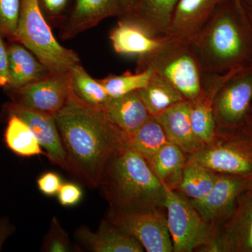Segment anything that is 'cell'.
<instances>
[{
  "mask_svg": "<svg viewBox=\"0 0 252 252\" xmlns=\"http://www.w3.org/2000/svg\"><path fill=\"white\" fill-rule=\"evenodd\" d=\"M203 92L215 97L232 76L252 64V30L244 7L225 0L190 41Z\"/></svg>",
  "mask_w": 252,
  "mask_h": 252,
  "instance_id": "1",
  "label": "cell"
},
{
  "mask_svg": "<svg viewBox=\"0 0 252 252\" xmlns=\"http://www.w3.org/2000/svg\"><path fill=\"white\" fill-rule=\"evenodd\" d=\"M67 162V172L91 187L98 188L109 159L127 136L104 117L102 111L81 104L70 94L55 117Z\"/></svg>",
  "mask_w": 252,
  "mask_h": 252,
  "instance_id": "2",
  "label": "cell"
},
{
  "mask_svg": "<svg viewBox=\"0 0 252 252\" xmlns=\"http://www.w3.org/2000/svg\"><path fill=\"white\" fill-rule=\"evenodd\" d=\"M98 188L113 208L165 209V185L146 159L126 145L116 151L109 159Z\"/></svg>",
  "mask_w": 252,
  "mask_h": 252,
  "instance_id": "3",
  "label": "cell"
},
{
  "mask_svg": "<svg viewBox=\"0 0 252 252\" xmlns=\"http://www.w3.org/2000/svg\"><path fill=\"white\" fill-rule=\"evenodd\" d=\"M146 68L168 81L187 100L203 94L201 72L190 41L167 36L153 52L138 57L136 72Z\"/></svg>",
  "mask_w": 252,
  "mask_h": 252,
  "instance_id": "4",
  "label": "cell"
},
{
  "mask_svg": "<svg viewBox=\"0 0 252 252\" xmlns=\"http://www.w3.org/2000/svg\"><path fill=\"white\" fill-rule=\"evenodd\" d=\"M16 41L35 55L53 74H66L81 63L75 51L56 39L38 0H21Z\"/></svg>",
  "mask_w": 252,
  "mask_h": 252,
  "instance_id": "5",
  "label": "cell"
},
{
  "mask_svg": "<svg viewBox=\"0 0 252 252\" xmlns=\"http://www.w3.org/2000/svg\"><path fill=\"white\" fill-rule=\"evenodd\" d=\"M188 159L217 173L252 177V112L241 125L217 130L215 139Z\"/></svg>",
  "mask_w": 252,
  "mask_h": 252,
  "instance_id": "6",
  "label": "cell"
},
{
  "mask_svg": "<svg viewBox=\"0 0 252 252\" xmlns=\"http://www.w3.org/2000/svg\"><path fill=\"white\" fill-rule=\"evenodd\" d=\"M164 208L174 252L208 251L215 233L189 199L165 185Z\"/></svg>",
  "mask_w": 252,
  "mask_h": 252,
  "instance_id": "7",
  "label": "cell"
},
{
  "mask_svg": "<svg viewBox=\"0 0 252 252\" xmlns=\"http://www.w3.org/2000/svg\"><path fill=\"white\" fill-rule=\"evenodd\" d=\"M165 209L124 210L109 207L104 218L135 238L147 252H172Z\"/></svg>",
  "mask_w": 252,
  "mask_h": 252,
  "instance_id": "8",
  "label": "cell"
},
{
  "mask_svg": "<svg viewBox=\"0 0 252 252\" xmlns=\"http://www.w3.org/2000/svg\"><path fill=\"white\" fill-rule=\"evenodd\" d=\"M217 130L241 125L252 112V64L229 78L212 102Z\"/></svg>",
  "mask_w": 252,
  "mask_h": 252,
  "instance_id": "9",
  "label": "cell"
},
{
  "mask_svg": "<svg viewBox=\"0 0 252 252\" xmlns=\"http://www.w3.org/2000/svg\"><path fill=\"white\" fill-rule=\"evenodd\" d=\"M250 180L244 176L218 173L215 185L205 198L198 201L190 200L215 237L231 215L239 197L248 190Z\"/></svg>",
  "mask_w": 252,
  "mask_h": 252,
  "instance_id": "10",
  "label": "cell"
},
{
  "mask_svg": "<svg viewBox=\"0 0 252 252\" xmlns=\"http://www.w3.org/2000/svg\"><path fill=\"white\" fill-rule=\"evenodd\" d=\"M6 94L13 103L55 117L70 97L68 72L52 74Z\"/></svg>",
  "mask_w": 252,
  "mask_h": 252,
  "instance_id": "11",
  "label": "cell"
},
{
  "mask_svg": "<svg viewBox=\"0 0 252 252\" xmlns=\"http://www.w3.org/2000/svg\"><path fill=\"white\" fill-rule=\"evenodd\" d=\"M207 252H252V197L244 192Z\"/></svg>",
  "mask_w": 252,
  "mask_h": 252,
  "instance_id": "12",
  "label": "cell"
},
{
  "mask_svg": "<svg viewBox=\"0 0 252 252\" xmlns=\"http://www.w3.org/2000/svg\"><path fill=\"white\" fill-rule=\"evenodd\" d=\"M3 112L6 117L16 115L26 122L34 132L41 147L45 149L48 158L67 171L65 152L54 117L25 108L11 101L4 104Z\"/></svg>",
  "mask_w": 252,
  "mask_h": 252,
  "instance_id": "13",
  "label": "cell"
},
{
  "mask_svg": "<svg viewBox=\"0 0 252 252\" xmlns=\"http://www.w3.org/2000/svg\"><path fill=\"white\" fill-rule=\"evenodd\" d=\"M121 14L119 0H74L69 14L59 27L60 37L72 39L106 18L119 17Z\"/></svg>",
  "mask_w": 252,
  "mask_h": 252,
  "instance_id": "14",
  "label": "cell"
},
{
  "mask_svg": "<svg viewBox=\"0 0 252 252\" xmlns=\"http://www.w3.org/2000/svg\"><path fill=\"white\" fill-rule=\"evenodd\" d=\"M179 0H136L135 5L119 18L140 26L157 38L167 37L170 34L174 12Z\"/></svg>",
  "mask_w": 252,
  "mask_h": 252,
  "instance_id": "15",
  "label": "cell"
},
{
  "mask_svg": "<svg viewBox=\"0 0 252 252\" xmlns=\"http://www.w3.org/2000/svg\"><path fill=\"white\" fill-rule=\"evenodd\" d=\"M76 238L84 248L94 252H143L144 249L138 240L127 234L104 218L97 231H92L86 225L79 227Z\"/></svg>",
  "mask_w": 252,
  "mask_h": 252,
  "instance_id": "16",
  "label": "cell"
},
{
  "mask_svg": "<svg viewBox=\"0 0 252 252\" xmlns=\"http://www.w3.org/2000/svg\"><path fill=\"white\" fill-rule=\"evenodd\" d=\"M225 0H179L169 36L190 41L208 22ZM237 4H243L235 0Z\"/></svg>",
  "mask_w": 252,
  "mask_h": 252,
  "instance_id": "17",
  "label": "cell"
},
{
  "mask_svg": "<svg viewBox=\"0 0 252 252\" xmlns=\"http://www.w3.org/2000/svg\"><path fill=\"white\" fill-rule=\"evenodd\" d=\"M7 53L9 82L4 89L6 93L54 74L35 55L17 41H8Z\"/></svg>",
  "mask_w": 252,
  "mask_h": 252,
  "instance_id": "18",
  "label": "cell"
},
{
  "mask_svg": "<svg viewBox=\"0 0 252 252\" xmlns=\"http://www.w3.org/2000/svg\"><path fill=\"white\" fill-rule=\"evenodd\" d=\"M154 119L162 126L169 142L180 147L188 157L203 148L190 126L189 100L172 106Z\"/></svg>",
  "mask_w": 252,
  "mask_h": 252,
  "instance_id": "19",
  "label": "cell"
},
{
  "mask_svg": "<svg viewBox=\"0 0 252 252\" xmlns=\"http://www.w3.org/2000/svg\"><path fill=\"white\" fill-rule=\"evenodd\" d=\"M102 112L107 120L127 137L150 117L137 91L121 97H110Z\"/></svg>",
  "mask_w": 252,
  "mask_h": 252,
  "instance_id": "20",
  "label": "cell"
},
{
  "mask_svg": "<svg viewBox=\"0 0 252 252\" xmlns=\"http://www.w3.org/2000/svg\"><path fill=\"white\" fill-rule=\"evenodd\" d=\"M165 38L154 37L140 26L120 18L109 34L113 48L117 54L138 57L153 52L161 45Z\"/></svg>",
  "mask_w": 252,
  "mask_h": 252,
  "instance_id": "21",
  "label": "cell"
},
{
  "mask_svg": "<svg viewBox=\"0 0 252 252\" xmlns=\"http://www.w3.org/2000/svg\"><path fill=\"white\" fill-rule=\"evenodd\" d=\"M217 175V172L188 159L173 189L191 201H198L211 190Z\"/></svg>",
  "mask_w": 252,
  "mask_h": 252,
  "instance_id": "22",
  "label": "cell"
},
{
  "mask_svg": "<svg viewBox=\"0 0 252 252\" xmlns=\"http://www.w3.org/2000/svg\"><path fill=\"white\" fill-rule=\"evenodd\" d=\"M71 94L81 104L102 111L110 97L99 79H94L80 64L68 72Z\"/></svg>",
  "mask_w": 252,
  "mask_h": 252,
  "instance_id": "23",
  "label": "cell"
},
{
  "mask_svg": "<svg viewBox=\"0 0 252 252\" xmlns=\"http://www.w3.org/2000/svg\"><path fill=\"white\" fill-rule=\"evenodd\" d=\"M149 116L157 117L172 106L187 100L161 76L154 72L145 87L137 91Z\"/></svg>",
  "mask_w": 252,
  "mask_h": 252,
  "instance_id": "24",
  "label": "cell"
},
{
  "mask_svg": "<svg viewBox=\"0 0 252 252\" xmlns=\"http://www.w3.org/2000/svg\"><path fill=\"white\" fill-rule=\"evenodd\" d=\"M188 156L175 144L168 142L148 161L154 174L163 185L175 188Z\"/></svg>",
  "mask_w": 252,
  "mask_h": 252,
  "instance_id": "25",
  "label": "cell"
},
{
  "mask_svg": "<svg viewBox=\"0 0 252 252\" xmlns=\"http://www.w3.org/2000/svg\"><path fill=\"white\" fill-rule=\"evenodd\" d=\"M7 125L4 132V142L8 148L16 155L23 157L44 155L42 147L34 132L26 122L16 115L6 117Z\"/></svg>",
  "mask_w": 252,
  "mask_h": 252,
  "instance_id": "26",
  "label": "cell"
},
{
  "mask_svg": "<svg viewBox=\"0 0 252 252\" xmlns=\"http://www.w3.org/2000/svg\"><path fill=\"white\" fill-rule=\"evenodd\" d=\"M213 97L203 94L189 101V119L195 138L204 147L212 142L217 133V124L212 107Z\"/></svg>",
  "mask_w": 252,
  "mask_h": 252,
  "instance_id": "27",
  "label": "cell"
},
{
  "mask_svg": "<svg viewBox=\"0 0 252 252\" xmlns=\"http://www.w3.org/2000/svg\"><path fill=\"white\" fill-rule=\"evenodd\" d=\"M169 141L156 119H149L139 128L126 137V146L140 154L149 161Z\"/></svg>",
  "mask_w": 252,
  "mask_h": 252,
  "instance_id": "28",
  "label": "cell"
},
{
  "mask_svg": "<svg viewBox=\"0 0 252 252\" xmlns=\"http://www.w3.org/2000/svg\"><path fill=\"white\" fill-rule=\"evenodd\" d=\"M154 73L153 69L146 68L135 73L126 72L120 75L109 74L99 81L109 97H118L143 89L148 84Z\"/></svg>",
  "mask_w": 252,
  "mask_h": 252,
  "instance_id": "29",
  "label": "cell"
},
{
  "mask_svg": "<svg viewBox=\"0 0 252 252\" xmlns=\"http://www.w3.org/2000/svg\"><path fill=\"white\" fill-rule=\"evenodd\" d=\"M21 0H0V35L16 40Z\"/></svg>",
  "mask_w": 252,
  "mask_h": 252,
  "instance_id": "30",
  "label": "cell"
},
{
  "mask_svg": "<svg viewBox=\"0 0 252 252\" xmlns=\"http://www.w3.org/2000/svg\"><path fill=\"white\" fill-rule=\"evenodd\" d=\"M71 250L70 240L67 232L61 226L57 217L51 220L47 235L44 238L41 252H68Z\"/></svg>",
  "mask_w": 252,
  "mask_h": 252,
  "instance_id": "31",
  "label": "cell"
},
{
  "mask_svg": "<svg viewBox=\"0 0 252 252\" xmlns=\"http://www.w3.org/2000/svg\"><path fill=\"white\" fill-rule=\"evenodd\" d=\"M74 0H38L39 7L51 27H60L72 9Z\"/></svg>",
  "mask_w": 252,
  "mask_h": 252,
  "instance_id": "32",
  "label": "cell"
},
{
  "mask_svg": "<svg viewBox=\"0 0 252 252\" xmlns=\"http://www.w3.org/2000/svg\"><path fill=\"white\" fill-rule=\"evenodd\" d=\"M83 196L80 187L74 183L63 184L58 193L59 203L63 206L69 207L77 205Z\"/></svg>",
  "mask_w": 252,
  "mask_h": 252,
  "instance_id": "33",
  "label": "cell"
},
{
  "mask_svg": "<svg viewBox=\"0 0 252 252\" xmlns=\"http://www.w3.org/2000/svg\"><path fill=\"white\" fill-rule=\"evenodd\" d=\"M62 185V179L58 174L53 172L43 174L37 180L39 190L49 196L58 194Z\"/></svg>",
  "mask_w": 252,
  "mask_h": 252,
  "instance_id": "34",
  "label": "cell"
},
{
  "mask_svg": "<svg viewBox=\"0 0 252 252\" xmlns=\"http://www.w3.org/2000/svg\"><path fill=\"white\" fill-rule=\"evenodd\" d=\"M9 82L8 72L7 43L4 36L0 35V87L6 88Z\"/></svg>",
  "mask_w": 252,
  "mask_h": 252,
  "instance_id": "35",
  "label": "cell"
},
{
  "mask_svg": "<svg viewBox=\"0 0 252 252\" xmlns=\"http://www.w3.org/2000/svg\"><path fill=\"white\" fill-rule=\"evenodd\" d=\"M13 232V227L9 222L2 221L0 223V251L6 239L9 238Z\"/></svg>",
  "mask_w": 252,
  "mask_h": 252,
  "instance_id": "36",
  "label": "cell"
},
{
  "mask_svg": "<svg viewBox=\"0 0 252 252\" xmlns=\"http://www.w3.org/2000/svg\"><path fill=\"white\" fill-rule=\"evenodd\" d=\"M119 1H120L121 7H122V14L121 15L128 12L133 7L136 2V0H119Z\"/></svg>",
  "mask_w": 252,
  "mask_h": 252,
  "instance_id": "37",
  "label": "cell"
},
{
  "mask_svg": "<svg viewBox=\"0 0 252 252\" xmlns=\"http://www.w3.org/2000/svg\"><path fill=\"white\" fill-rule=\"evenodd\" d=\"M243 5L244 9H245V14H246L247 18H248L249 23H250L252 30V6Z\"/></svg>",
  "mask_w": 252,
  "mask_h": 252,
  "instance_id": "38",
  "label": "cell"
},
{
  "mask_svg": "<svg viewBox=\"0 0 252 252\" xmlns=\"http://www.w3.org/2000/svg\"><path fill=\"white\" fill-rule=\"evenodd\" d=\"M247 191H248L252 197V177L250 178V183H249L248 189Z\"/></svg>",
  "mask_w": 252,
  "mask_h": 252,
  "instance_id": "39",
  "label": "cell"
},
{
  "mask_svg": "<svg viewBox=\"0 0 252 252\" xmlns=\"http://www.w3.org/2000/svg\"><path fill=\"white\" fill-rule=\"evenodd\" d=\"M242 4L247 5V6H252V0H240Z\"/></svg>",
  "mask_w": 252,
  "mask_h": 252,
  "instance_id": "40",
  "label": "cell"
},
{
  "mask_svg": "<svg viewBox=\"0 0 252 252\" xmlns=\"http://www.w3.org/2000/svg\"><path fill=\"white\" fill-rule=\"evenodd\" d=\"M238 2L241 3V1L240 0H238Z\"/></svg>",
  "mask_w": 252,
  "mask_h": 252,
  "instance_id": "41",
  "label": "cell"
}]
</instances>
